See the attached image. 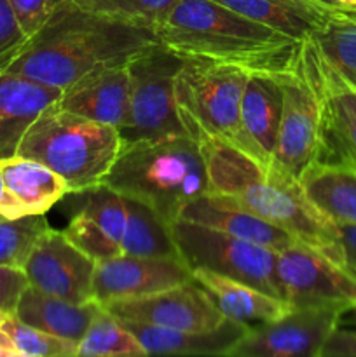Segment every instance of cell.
<instances>
[{"mask_svg": "<svg viewBox=\"0 0 356 357\" xmlns=\"http://www.w3.org/2000/svg\"><path fill=\"white\" fill-rule=\"evenodd\" d=\"M185 131L201 146L208 192L234 199L299 243L348 267L337 225L307 199L299 180L272 166L264 167L243 150L195 126H185Z\"/></svg>", "mask_w": 356, "mask_h": 357, "instance_id": "obj_1", "label": "cell"}, {"mask_svg": "<svg viewBox=\"0 0 356 357\" xmlns=\"http://www.w3.org/2000/svg\"><path fill=\"white\" fill-rule=\"evenodd\" d=\"M154 30L87 13L66 2L0 73H14L65 89L86 73L108 65H126L156 44Z\"/></svg>", "mask_w": 356, "mask_h": 357, "instance_id": "obj_2", "label": "cell"}, {"mask_svg": "<svg viewBox=\"0 0 356 357\" xmlns=\"http://www.w3.org/2000/svg\"><path fill=\"white\" fill-rule=\"evenodd\" d=\"M154 33L181 58L212 59L248 72L290 68L302 44L213 0H177Z\"/></svg>", "mask_w": 356, "mask_h": 357, "instance_id": "obj_3", "label": "cell"}, {"mask_svg": "<svg viewBox=\"0 0 356 357\" xmlns=\"http://www.w3.org/2000/svg\"><path fill=\"white\" fill-rule=\"evenodd\" d=\"M101 185L143 202L170 225L188 202L208 192V174L199 143L178 135L121 145Z\"/></svg>", "mask_w": 356, "mask_h": 357, "instance_id": "obj_4", "label": "cell"}, {"mask_svg": "<svg viewBox=\"0 0 356 357\" xmlns=\"http://www.w3.org/2000/svg\"><path fill=\"white\" fill-rule=\"evenodd\" d=\"M77 195L80 201L63 232L91 260L180 258L170 225L147 204L105 185Z\"/></svg>", "mask_w": 356, "mask_h": 357, "instance_id": "obj_5", "label": "cell"}, {"mask_svg": "<svg viewBox=\"0 0 356 357\" xmlns=\"http://www.w3.org/2000/svg\"><path fill=\"white\" fill-rule=\"evenodd\" d=\"M121 145L117 128L52 103L28 126L14 155L44 164L66 181L70 194H80L103 183Z\"/></svg>", "mask_w": 356, "mask_h": 357, "instance_id": "obj_6", "label": "cell"}, {"mask_svg": "<svg viewBox=\"0 0 356 357\" xmlns=\"http://www.w3.org/2000/svg\"><path fill=\"white\" fill-rule=\"evenodd\" d=\"M250 72L201 58H184L175 79L181 124L195 126L236 149L241 146L239 108Z\"/></svg>", "mask_w": 356, "mask_h": 357, "instance_id": "obj_7", "label": "cell"}, {"mask_svg": "<svg viewBox=\"0 0 356 357\" xmlns=\"http://www.w3.org/2000/svg\"><path fill=\"white\" fill-rule=\"evenodd\" d=\"M181 61V56L159 40L129 59V112L119 129L122 145L188 135L175 96V79Z\"/></svg>", "mask_w": 356, "mask_h": 357, "instance_id": "obj_8", "label": "cell"}, {"mask_svg": "<svg viewBox=\"0 0 356 357\" xmlns=\"http://www.w3.org/2000/svg\"><path fill=\"white\" fill-rule=\"evenodd\" d=\"M170 232L191 271L208 268L285 300L276 272V251L185 220L170 223Z\"/></svg>", "mask_w": 356, "mask_h": 357, "instance_id": "obj_9", "label": "cell"}, {"mask_svg": "<svg viewBox=\"0 0 356 357\" xmlns=\"http://www.w3.org/2000/svg\"><path fill=\"white\" fill-rule=\"evenodd\" d=\"M276 77L281 84L283 108L271 166L300 180L304 171L320 159L323 145L321 98L304 61L302 51L295 65L276 72Z\"/></svg>", "mask_w": 356, "mask_h": 357, "instance_id": "obj_10", "label": "cell"}, {"mask_svg": "<svg viewBox=\"0 0 356 357\" xmlns=\"http://www.w3.org/2000/svg\"><path fill=\"white\" fill-rule=\"evenodd\" d=\"M276 272L292 307L356 305V274L302 243L279 251Z\"/></svg>", "mask_w": 356, "mask_h": 357, "instance_id": "obj_11", "label": "cell"}, {"mask_svg": "<svg viewBox=\"0 0 356 357\" xmlns=\"http://www.w3.org/2000/svg\"><path fill=\"white\" fill-rule=\"evenodd\" d=\"M346 309L335 305L293 307L271 323L248 328L230 357H320L325 342Z\"/></svg>", "mask_w": 356, "mask_h": 357, "instance_id": "obj_12", "label": "cell"}, {"mask_svg": "<svg viewBox=\"0 0 356 357\" xmlns=\"http://www.w3.org/2000/svg\"><path fill=\"white\" fill-rule=\"evenodd\" d=\"M96 261L80 251L65 232L49 227L31 248L23 271L31 288L73 303L93 302Z\"/></svg>", "mask_w": 356, "mask_h": 357, "instance_id": "obj_13", "label": "cell"}, {"mask_svg": "<svg viewBox=\"0 0 356 357\" xmlns=\"http://www.w3.org/2000/svg\"><path fill=\"white\" fill-rule=\"evenodd\" d=\"M300 51L321 98L323 145L318 160L356 171V89L325 61L311 38L302 40Z\"/></svg>", "mask_w": 356, "mask_h": 357, "instance_id": "obj_14", "label": "cell"}, {"mask_svg": "<svg viewBox=\"0 0 356 357\" xmlns=\"http://www.w3.org/2000/svg\"><path fill=\"white\" fill-rule=\"evenodd\" d=\"M103 307L121 321L170 330L208 331L227 321L208 293L194 279L173 288L161 289L138 298L119 300Z\"/></svg>", "mask_w": 356, "mask_h": 357, "instance_id": "obj_15", "label": "cell"}, {"mask_svg": "<svg viewBox=\"0 0 356 357\" xmlns=\"http://www.w3.org/2000/svg\"><path fill=\"white\" fill-rule=\"evenodd\" d=\"M192 281V271L181 258L117 257L96 261L94 300L101 305L138 298Z\"/></svg>", "mask_w": 356, "mask_h": 357, "instance_id": "obj_16", "label": "cell"}, {"mask_svg": "<svg viewBox=\"0 0 356 357\" xmlns=\"http://www.w3.org/2000/svg\"><path fill=\"white\" fill-rule=\"evenodd\" d=\"M283 91L276 72H250L239 108L241 146L264 167H271L281 124Z\"/></svg>", "mask_w": 356, "mask_h": 357, "instance_id": "obj_17", "label": "cell"}, {"mask_svg": "<svg viewBox=\"0 0 356 357\" xmlns=\"http://www.w3.org/2000/svg\"><path fill=\"white\" fill-rule=\"evenodd\" d=\"M59 108L121 129L129 112V72L126 65L100 66L61 91Z\"/></svg>", "mask_w": 356, "mask_h": 357, "instance_id": "obj_18", "label": "cell"}, {"mask_svg": "<svg viewBox=\"0 0 356 357\" xmlns=\"http://www.w3.org/2000/svg\"><path fill=\"white\" fill-rule=\"evenodd\" d=\"M178 220L220 230L229 236L269 248L276 253L299 243L288 232L265 222L264 218L251 213L250 209L241 206L234 199L227 197V195L212 194V192H206L188 202L181 209Z\"/></svg>", "mask_w": 356, "mask_h": 357, "instance_id": "obj_19", "label": "cell"}, {"mask_svg": "<svg viewBox=\"0 0 356 357\" xmlns=\"http://www.w3.org/2000/svg\"><path fill=\"white\" fill-rule=\"evenodd\" d=\"M6 204L3 218L45 215L58 201L70 194L66 181L44 164L21 155L0 159Z\"/></svg>", "mask_w": 356, "mask_h": 357, "instance_id": "obj_20", "label": "cell"}, {"mask_svg": "<svg viewBox=\"0 0 356 357\" xmlns=\"http://www.w3.org/2000/svg\"><path fill=\"white\" fill-rule=\"evenodd\" d=\"M192 279L208 293L227 321L246 328L271 323L293 309L285 300L208 268H194Z\"/></svg>", "mask_w": 356, "mask_h": 357, "instance_id": "obj_21", "label": "cell"}, {"mask_svg": "<svg viewBox=\"0 0 356 357\" xmlns=\"http://www.w3.org/2000/svg\"><path fill=\"white\" fill-rule=\"evenodd\" d=\"M59 96L61 89L58 87L14 73H0V159L16 153L28 126Z\"/></svg>", "mask_w": 356, "mask_h": 357, "instance_id": "obj_22", "label": "cell"}, {"mask_svg": "<svg viewBox=\"0 0 356 357\" xmlns=\"http://www.w3.org/2000/svg\"><path fill=\"white\" fill-rule=\"evenodd\" d=\"M147 356H229L248 328L225 321L215 330L187 331L122 321Z\"/></svg>", "mask_w": 356, "mask_h": 357, "instance_id": "obj_23", "label": "cell"}, {"mask_svg": "<svg viewBox=\"0 0 356 357\" xmlns=\"http://www.w3.org/2000/svg\"><path fill=\"white\" fill-rule=\"evenodd\" d=\"M101 307L103 305L98 303L96 300L86 303H73L68 300L45 295V293L28 286L17 302L14 316L45 333L79 344Z\"/></svg>", "mask_w": 356, "mask_h": 357, "instance_id": "obj_24", "label": "cell"}, {"mask_svg": "<svg viewBox=\"0 0 356 357\" xmlns=\"http://www.w3.org/2000/svg\"><path fill=\"white\" fill-rule=\"evenodd\" d=\"M304 194L335 225H356V171L316 160L300 176Z\"/></svg>", "mask_w": 356, "mask_h": 357, "instance_id": "obj_25", "label": "cell"}, {"mask_svg": "<svg viewBox=\"0 0 356 357\" xmlns=\"http://www.w3.org/2000/svg\"><path fill=\"white\" fill-rule=\"evenodd\" d=\"M293 40H306L335 10L311 0H213Z\"/></svg>", "mask_w": 356, "mask_h": 357, "instance_id": "obj_26", "label": "cell"}, {"mask_svg": "<svg viewBox=\"0 0 356 357\" xmlns=\"http://www.w3.org/2000/svg\"><path fill=\"white\" fill-rule=\"evenodd\" d=\"M309 38L325 61L356 89V21L335 10Z\"/></svg>", "mask_w": 356, "mask_h": 357, "instance_id": "obj_27", "label": "cell"}, {"mask_svg": "<svg viewBox=\"0 0 356 357\" xmlns=\"http://www.w3.org/2000/svg\"><path fill=\"white\" fill-rule=\"evenodd\" d=\"M143 357L147 356L135 335L105 307L93 319L79 342L77 357Z\"/></svg>", "mask_w": 356, "mask_h": 357, "instance_id": "obj_28", "label": "cell"}, {"mask_svg": "<svg viewBox=\"0 0 356 357\" xmlns=\"http://www.w3.org/2000/svg\"><path fill=\"white\" fill-rule=\"evenodd\" d=\"M87 13L156 30L177 0H68Z\"/></svg>", "mask_w": 356, "mask_h": 357, "instance_id": "obj_29", "label": "cell"}, {"mask_svg": "<svg viewBox=\"0 0 356 357\" xmlns=\"http://www.w3.org/2000/svg\"><path fill=\"white\" fill-rule=\"evenodd\" d=\"M0 328L9 335L21 357H77V342L45 333L20 321L14 314L6 316Z\"/></svg>", "mask_w": 356, "mask_h": 357, "instance_id": "obj_30", "label": "cell"}, {"mask_svg": "<svg viewBox=\"0 0 356 357\" xmlns=\"http://www.w3.org/2000/svg\"><path fill=\"white\" fill-rule=\"evenodd\" d=\"M49 227L44 215L16 220L0 216V265L23 267L34 244Z\"/></svg>", "mask_w": 356, "mask_h": 357, "instance_id": "obj_31", "label": "cell"}, {"mask_svg": "<svg viewBox=\"0 0 356 357\" xmlns=\"http://www.w3.org/2000/svg\"><path fill=\"white\" fill-rule=\"evenodd\" d=\"M68 0H9L20 26L28 38L34 37Z\"/></svg>", "mask_w": 356, "mask_h": 357, "instance_id": "obj_32", "label": "cell"}, {"mask_svg": "<svg viewBox=\"0 0 356 357\" xmlns=\"http://www.w3.org/2000/svg\"><path fill=\"white\" fill-rule=\"evenodd\" d=\"M28 40L9 0H0V70Z\"/></svg>", "mask_w": 356, "mask_h": 357, "instance_id": "obj_33", "label": "cell"}, {"mask_svg": "<svg viewBox=\"0 0 356 357\" xmlns=\"http://www.w3.org/2000/svg\"><path fill=\"white\" fill-rule=\"evenodd\" d=\"M30 286L23 267L0 265V312L14 314L24 289Z\"/></svg>", "mask_w": 356, "mask_h": 357, "instance_id": "obj_34", "label": "cell"}, {"mask_svg": "<svg viewBox=\"0 0 356 357\" xmlns=\"http://www.w3.org/2000/svg\"><path fill=\"white\" fill-rule=\"evenodd\" d=\"M320 357H356V328H335L325 342Z\"/></svg>", "mask_w": 356, "mask_h": 357, "instance_id": "obj_35", "label": "cell"}, {"mask_svg": "<svg viewBox=\"0 0 356 357\" xmlns=\"http://www.w3.org/2000/svg\"><path fill=\"white\" fill-rule=\"evenodd\" d=\"M341 236L342 250H344L346 265L349 268H356V225H337Z\"/></svg>", "mask_w": 356, "mask_h": 357, "instance_id": "obj_36", "label": "cell"}, {"mask_svg": "<svg viewBox=\"0 0 356 357\" xmlns=\"http://www.w3.org/2000/svg\"><path fill=\"white\" fill-rule=\"evenodd\" d=\"M0 357H21L9 335L0 328Z\"/></svg>", "mask_w": 356, "mask_h": 357, "instance_id": "obj_37", "label": "cell"}, {"mask_svg": "<svg viewBox=\"0 0 356 357\" xmlns=\"http://www.w3.org/2000/svg\"><path fill=\"white\" fill-rule=\"evenodd\" d=\"M356 274V268H351ZM339 326H355L356 328V305H353L351 309L344 310L341 314V319H339Z\"/></svg>", "mask_w": 356, "mask_h": 357, "instance_id": "obj_38", "label": "cell"}, {"mask_svg": "<svg viewBox=\"0 0 356 357\" xmlns=\"http://www.w3.org/2000/svg\"><path fill=\"white\" fill-rule=\"evenodd\" d=\"M3 204H6V185H3V176H2V167H0V216H2Z\"/></svg>", "mask_w": 356, "mask_h": 357, "instance_id": "obj_39", "label": "cell"}, {"mask_svg": "<svg viewBox=\"0 0 356 357\" xmlns=\"http://www.w3.org/2000/svg\"><path fill=\"white\" fill-rule=\"evenodd\" d=\"M311 2L318 3V6L325 7V9H330V10H339V6L335 0H311Z\"/></svg>", "mask_w": 356, "mask_h": 357, "instance_id": "obj_40", "label": "cell"}, {"mask_svg": "<svg viewBox=\"0 0 356 357\" xmlns=\"http://www.w3.org/2000/svg\"><path fill=\"white\" fill-rule=\"evenodd\" d=\"M339 9H356V0H335Z\"/></svg>", "mask_w": 356, "mask_h": 357, "instance_id": "obj_41", "label": "cell"}, {"mask_svg": "<svg viewBox=\"0 0 356 357\" xmlns=\"http://www.w3.org/2000/svg\"><path fill=\"white\" fill-rule=\"evenodd\" d=\"M339 10H341V13L344 14V16H348L349 20L356 21V9H339Z\"/></svg>", "mask_w": 356, "mask_h": 357, "instance_id": "obj_42", "label": "cell"}, {"mask_svg": "<svg viewBox=\"0 0 356 357\" xmlns=\"http://www.w3.org/2000/svg\"><path fill=\"white\" fill-rule=\"evenodd\" d=\"M6 316H9V314H3V312H0V324H2V321L6 319Z\"/></svg>", "mask_w": 356, "mask_h": 357, "instance_id": "obj_43", "label": "cell"}]
</instances>
